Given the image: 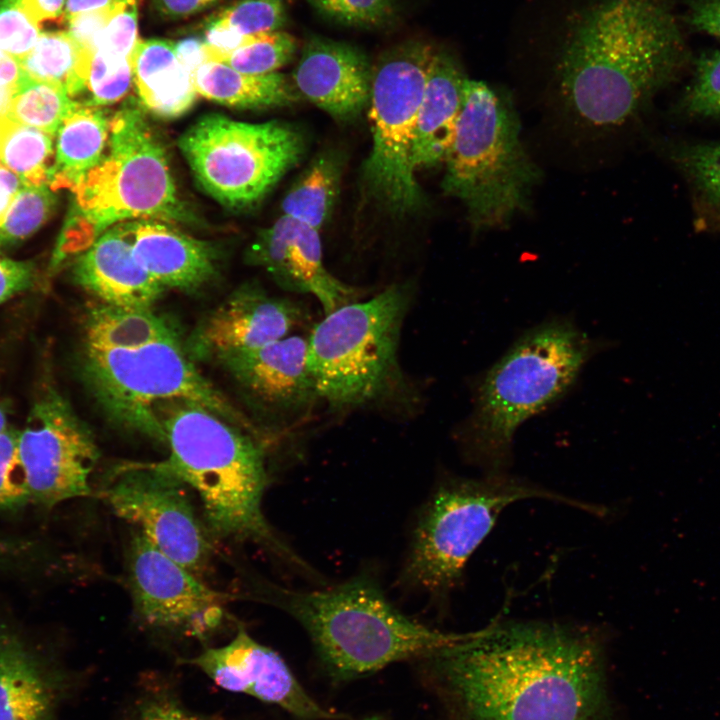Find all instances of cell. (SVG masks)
<instances>
[{
	"mask_svg": "<svg viewBox=\"0 0 720 720\" xmlns=\"http://www.w3.org/2000/svg\"><path fill=\"white\" fill-rule=\"evenodd\" d=\"M110 121L99 106L81 103L65 117L56 133V155L49 185L72 191L103 157Z\"/></svg>",
	"mask_w": 720,
	"mask_h": 720,
	"instance_id": "cell-26",
	"label": "cell"
},
{
	"mask_svg": "<svg viewBox=\"0 0 720 720\" xmlns=\"http://www.w3.org/2000/svg\"><path fill=\"white\" fill-rule=\"evenodd\" d=\"M127 582L136 617L149 628L204 639L223 621L224 595L203 584L138 529L128 546Z\"/></svg>",
	"mask_w": 720,
	"mask_h": 720,
	"instance_id": "cell-15",
	"label": "cell"
},
{
	"mask_svg": "<svg viewBox=\"0 0 720 720\" xmlns=\"http://www.w3.org/2000/svg\"><path fill=\"white\" fill-rule=\"evenodd\" d=\"M178 146L200 187L221 205L240 210L262 200L298 164L305 144L284 122L207 114L180 136Z\"/></svg>",
	"mask_w": 720,
	"mask_h": 720,
	"instance_id": "cell-12",
	"label": "cell"
},
{
	"mask_svg": "<svg viewBox=\"0 0 720 720\" xmlns=\"http://www.w3.org/2000/svg\"><path fill=\"white\" fill-rule=\"evenodd\" d=\"M465 720H599L603 653L585 628L493 622L416 660Z\"/></svg>",
	"mask_w": 720,
	"mask_h": 720,
	"instance_id": "cell-1",
	"label": "cell"
},
{
	"mask_svg": "<svg viewBox=\"0 0 720 720\" xmlns=\"http://www.w3.org/2000/svg\"><path fill=\"white\" fill-rule=\"evenodd\" d=\"M133 83L131 59H117L95 50L85 74L84 91L90 96L85 104L103 106L118 102Z\"/></svg>",
	"mask_w": 720,
	"mask_h": 720,
	"instance_id": "cell-37",
	"label": "cell"
},
{
	"mask_svg": "<svg viewBox=\"0 0 720 720\" xmlns=\"http://www.w3.org/2000/svg\"><path fill=\"white\" fill-rule=\"evenodd\" d=\"M303 320L297 302L271 296L257 286L242 287L201 321L192 336V351L219 360L286 338Z\"/></svg>",
	"mask_w": 720,
	"mask_h": 720,
	"instance_id": "cell-18",
	"label": "cell"
},
{
	"mask_svg": "<svg viewBox=\"0 0 720 720\" xmlns=\"http://www.w3.org/2000/svg\"><path fill=\"white\" fill-rule=\"evenodd\" d=\"M466 78L456 58L438 48L418 108L413 149L416 171L444 163L462 110Z\"/></svg>",
	"mask_w": 720,
	"mask_h": 720,
	"instance_id": "cell-24",
	"label": "cell"
},
{
	"mask_svg": "<svg viewBox=\"0 0 720 720\" xmlns=\"http://www.w3.org/2000/svg\"><path fill=\"white\" fill-rule=\"evenodd\" d=\"M18 9L36 26L46 21L64 22L66 0H17Z\"/></svg>",
	"mask_w": 720,
	"mask_h": 720,
	"instance_id": "cell-46",
	"label": "cell"
},
{
	"mask_svg": "<svg viewBox=\"0 0 720 720\" xmlns=\"http://www.w3.org/2000/svg\"><path fill=\"white\" fill-rule=\"evenodd\" d=\"M73 277L99 303L123 309H152L164 290L134 257L133 221L98 236L75 261Z\"/></svg>",
	"mask_w": 720,
	"mask_h": 720,
	"instance_id": "cell-22",
	"label": "cell"
},
{
	"mask_svg": "<svg viewBox=\"0 0 720 720\" xmlns=\"http://www.w3.org/2000/svg\"><path fill=\"white\" fill-rule=\"evenodd\" d=\"M409 284L344 304L308 336L307 364L319 400L334 411L387 400L403 387L400 335L412 301Z\"/></svg>",
	"mask_w": 720,
	"mask_h": 720,
	"instance_id": "cell-9",
	"label": "cell"
},
{
	"mask_svg": "<svg viewBox=\"0 0 720 720\" xmlns=\"http://www.w3.org/2000/svg\"><path fill=\"white\" fill-rule=\"evenodd\" d=\"M669 152L704 201L720 213V143L678 144Z\"/></svg>",
	"mask_w": 720,
	"mask_h": 720,
	"instance_id": "cell-36",
	"label": "cell"
},
{
	"mask_svg": "<svg viewBox=\"0 0 720 720\" xmlns=\"http://www.w3.org/2000/svg\"><path fill=\"white\" fill-rule=\"evenodd\" d=\"M73 192L92 238L136 219L194 220L178 195L161 142L135 106H124L111 117L103 157Z\"/></svg>",
	"mask_w": 720,
	"mask_h": 720,
	"instance_id": "cell-10",
	"label": "cell"
},
{
	"mask_svg": "<svg viewBox=\"0 0 720 720\" xmlns=\"http://www.w3.org/2000/svg\"><path fill=\"white\" fill-rule=\"evenodd\" d=\"M298 48L297 40L284 31L259 34L251 43L219 56L213 62L225 63L246 74L276 73L289 63Z\"/></svg>",
	"mask_w": 720,
	"mask_h": 720,
	"instance_id": "cell-32",
	"label": "cell"
},
{
	"mask_svg": "<svg viewBox=\"0 0 720 720\" xmlns=\"http://www.w3.org/2000/svg\"><path fill=\"white\" fill-rule=\"evenodd\" d=\"M220 0H151L152 8L161 18L176 20L203 11Z\"/></svg>",
	"mask_w": 720,
	"mask_h": 720,
	"instance_id": "cell-47",
	"label": "cell"
},
{
	"mask_svg": "<svg viewBox=\"0 0 720 720\" xmlns=\"http://www.w3.org/2000/svg\"><path fill=\"white\" fill-rule=\"evenodd\" d=\"M169 457L161 465L199 496L205 521L222 539L256 543L309 571L267 522L262 499L268 485L264 451L254 439L210 410L172 402L160 410Z\"/></svg>",
	"mask_w": 720,
	"mask_h": 720,
	"instance_id": "cell-4",
	"label": "cell"
},
{
	"mask_svg": "<svg viewBox=\"0 0 720 720\" xmlns=\"http://www.w3.org/2000/svg\"><path fill=\"white\" fill-rule=\"evenodd\" d=\"M5 120H6V118L0 119V142H1L2 131H3V126H4Z\"/></svg>",
	"mask_w": 720,
	"mask_h": 720,
	"instance_id": "cell-53",
	"label": "cell"
},
{
	"mask_svg": "<svg viewBox=\"0 0 720 720\" xmlns=\"http://www.w3.org/2000/svg\"><path fill=\"white\" fill-rule=\"evenodd\" d=\"M77 104L63 85L33 80L22 74L12 93L7 117L54 136Z\"/></svg>",
	"mask_w": 720,
	"mask_h": 720,
	"instance_id": "cell-31",
	"label": "cell"
},
{
	"mask_svg": "<svg viewBox=\"0 0 720 720\" xmlns=\"http://www.w3.org/2000/svg\"><path fill=\"white\" fill-rule=\"evenodd\" d=\"M193 82L198 95L236 108H274L301 99L292 80L282 73L246 74L221 62H204L193 72Z\"/></svg>",
	"mask_w": 720,
	"mask_h": 720,
	"instance_id": "cell-27",
	"label": "cell"
},
{
	"mask_svg": "<svg viewBox=\"0 0 720 720\" xmlns=\"http://www.w3.org/2000/svg\"><path fill=\"white\" fill-rule=\"evenodd\" d=\"M86 51L67 31H41L19 65L25 77L61 84L73 99L83 92L82 66Z\"/></svg>",
	"mask_w": 720,
	"mask_h": 720,
	"instance_id": "cell-29",
	"label": "cell"
},
{
	"mask_svg": "<svg viewBox=\"0 0 720 720\" xmlns=\"http://www.w3.org/2000/svg\"><path fill=\"white\" fill-rule=\"evenodd\" d=\"M76 683L57 659L0 622V720H56Z\"/></svg>",
	"mask_w": 720,
	"mask_h": 720,
	"instance_id": "cell-20",
	"label": "cell"
},
{
	"mask_svg": "<svg viewBox=\"0 0 720 720\" xmlns=\"http://www.w3.org/2000/svg\"><path fill=\"white\" fill-rule=\"evenodd\" d=\"M34 280L31 262L13 260L0 253V304L31 288Z\"/></svg>",
	"mask_w": 720,
	"mask_h": 720,
	"instance_id": "cell-44",
	"label": "cell"
},
{
	"mask_svg": "<svg viewBox=\"0 0 720 720\" xmlns=\"http://www.w3.org/2000/svg\"><path fill=\"white\" fill-rule=\"evenodd\" d=\"M186 487L161 463L122 464L100 494L118 517L198 577L206 569L211 545Z\"/></svg>",
	"mask_w": 720,
	"mask_h": 720,
	"instance_id": "cell-14",
	"label": "cell"
},
{
	"mask_svg": "<svg viewBox=\"0 0 720 720\" xmlns=\"http://www.w3.org/2000/svg\"><path fill=\"white\" fill-rule=\"evenodd\" d=\"M307 349L308 337L292 334L218 361L255 406L289 425L301 421L319 400Z\"/></svg>",
	"mask_w": 720,
	"mask_h": 720,
	"instance_id": "cell-17",
	"label": "cell"
},
{
	"mask_svg": "<svg viewBox=\"0 0 720 720\" xmlns=\"http://www.w3.org/2000/svg\"><path fill=\"white\" fill-rule=\"evenodd\" d=\"M131 63L138 96L149 111L175 118L192 107L198 93L192 73L176 56L174 42L139 40Z\"/></svg>",
	"mask_w": 720,
	"mask_h": 720,
	"instance_id": "cell-25",
	"label": "cell"
},
{
	"mask_svg": "<svg viewBox=\"0 0 720 720\" xmlns=\"http://www.w3.org/2000/svg\"><path fill=\"white\" fill-rule=\"evenodd\" d=\"M341 164L336 155L319 154L283 198V215L317 230L329 220L339 193Z\"/></svg>",
	"mask_w": 720,
	"mask_h": 720,
	"instance_id": "cell-28",
	"label": "cell"
},
{
	"mask_svg": "<svg viewBox=\"0 0 720 720\" xmlns=\"http://www.w3.org/2000/svg\"><path fill=\"white\" fill-rule=\"evenodd\" d=\"M16 1L0 0V49L19 62L30 52L41 30L18 9Z\"/></svg>",
	"mask_w": 720,
	"mask_h": 720,
	"instance_id": "cell-42",
	"label": "cell"
},
{
	"mask_svg": "<svg viewBox=\"0 0 720 720\" xmlns=\"http://www.w3.org/2000/svg\"><path fill=\"white\" fill-rule=\"evenodd\" d=\"M55 202L47 185L23 186L0 225V247L16 245L34 234L51 216Z\"/></svg>",
	"mask_w": 720,
	"mask_h": 720,
	"instance_id": "cell-34",
	"label": "cell"
},
{
	"mask_svg": "<svg viewBox=\"0 0 720 720\" xmlns=\"http://www.w3.org/2000/svg\"><path fill=\"white\" fill-rule=\"evenodd\" d=\"M250 259L284 290L313 296L324 314L357 300L356 290L326 268L319 230L294 218L282 215L260 232Z\"/></svg>",
	"mask_w": 720,
	"mask_h": 720,
	"instance_id": "cell-19",
	"label": "cell"
},
{
	"mask_svg": "<svg viewBox=\"0 0 720 720\" xmlns=\"http://www.w3.org/2000/svg\"><path fill=\"white\" fill-rule=\"evenodd\" d=\"M597 344L566 319L531 329L481 378L459 431L464 456L484 475L506 473L517 428L573 385Z\"/></svg>",
	"mask_w": 720,
	"mask_h": 720,
	"instance_id": "cell-6",
	"label": "cell"
},
{
	"mask_svg": "<svg viewBox=\"0 0 720 720\" xmlns=\"http://www.w3.org/2000/svg\"><path fill=\"white\" fill-rule=\"evenodd\" d=\"M683 56L666 0H596L567 28L555 63L558 98L576 125L614 130L672 78Z\"/></svg>",
	"mask_w": 720,
	"mask_h": 720,
	"instance_id": "cell-2",
	"label": "cell"
},
{
	"mask_svg": "<svg viewBox=\"0 0 720 720\" xmlns=\"http://www.w3.org/2000/svg\"><path fill=\"white\" fill-rule=\"evenodd\" d=\"M680 107L689 115L720 117V50L703 54Z\"/></svg>",
	"mask_w": 720,
	"mask_h": 720,
	"instance_id": "cell-39",
	"label": "cell"
},
{
	"mask_svg": "<svg viewBox=\"0 0 720 720\" xmlns=\"http://www.w3.org/2000/svg\"><path fill=\"white\" fill-rule=\"evenodd\" d=\"M133 254L164 288H199L216 273L217 252L210 243L160 220L133 221Z\"/></svg>",
	"mask_w": 720,
	"mask_h": 720,
	"instance_id": "cell-23",
	"label": "cell"
},
{
	"mask_svg": "<svg viewBox=\"0 0 720 720\" xmlns=\"http://www.w3.org/2000/svg\"><path fill=\"white\" fill-rule=\"evenodd\" d=\"M17 455L29 501L50 509L91 494L97 444L55 388L44 389L34 402L18 432Z\"/></svg>",
	"mask_w": 720,
	"mask_h": 720,
	"instance_id": "cell-13",
	"label": "cell"
},
{
	"mask_svg": "<svg viewBox=\"0 0 720 720\" xmlns=\"http://www.w3.org/2000/svg\"><path fill=\"white\" fill-rule=\"evenodd\" d=\"M686 22L720 40V0H689Z\"/></svg>",
	"mask_w": 720,
	"mask_h": 720,
	"instance_id": "cell-45",
	"label": "cell"
},
{
	"mask_svg": "<svg viewBox=\"0 0 720 720\" xmlns=\"http://www.w3.org/2000/svg\"><path fill=\"white\" fill-rule=\"evenodd\" d=\"M23 186L16 174L0 165V225Z\"/></svg>",
	"mask_w": 720,
	"mask_h": 720,
	"instance_id": "cell-49",
	"label": "cell"
},
{
	"mask_svg": "<svg viewBox=\"0 0 720 720\" xmlns=\"http://www.w3.org/2000/svg\"><path fill=\"white\" fill-rule=\"evenodd\" d=\"M258 593L304 628L322 666L337 681L367 676L394 662L421 659L458 634L431 629L404 615L368 573L324 590L300 591L266 583Z\"/></svg>",
	"mask_w": 720,
	"mask_h": 720,
	"instance_id": "cell-5",
	"label": "cell"
},
{
	"mask_svg": "<svg viewBox=\"0 0 720 720\" xmlns=\"http://www.w3.org/2000/svg\"><path fill=\"white\" fill-rule=\"evenodd\" d=\"M443 164L442 188L461 201L475 231L504 227L527 211L541 178L522 143L520 120L510 97L469 78Z\"/></svg>",
	"mask_w": 720,
	"mask_h": 720,
	"instance_id": "cell-7",
	"label": "cell"
},
{
	"mask_svg": "<svg viewBox=\"0 0 720 720\" xmlns=\"http://www.w3.org/2000/svg\"><path fill=\"white\" fill-rule=\"evenodd\" d=\"M224 690L273 704L299 720H341L346 714L325 709L300 685L282 657L239 626L226 644L209 647L185 660Z\"/></svg>",
	"mask_w": 720,
	"mask_h": 720,
	"instance_id": "cell-16",
	"label": "cell"
},
{
	"mask_svg": "<svg viewBox=\"0 0 720 720\" xmlns=\"http://www.w3.org/2000/svg\"><path fill=\"white\" fill-rule=\"evenodd\" d=\"M174 49L179 61L192 75L200 65L206 62L205 43L201 37L184 38L174 43Z\"/></svg>",
	"mask_w": 720,
	"mask_h": 720,
	"instance_id": "cell-48",
	"label": "cell"
},
{
	"mask_svg": "<svg viewBox=\"0 0 720 720\" xmlns=\"http://www.w3.org/2000/svg\"><path fill=\"white\" fill-rule=\"evenodd\" d=\"M6 416L7 415H6L5 407L0 399V433L8 428Z\"/></svg>",
	"mask_w": 720,
	"mask_h": 720,
	"instance_id": "cell-52",
	"label": "cell"
},
{
	"mask_svg": "<svg viewBox=\"0 0 720 720\" xmlns=\"http://www.w3.org/2000/svg\"><path fill=\"white\" fill-rule=\"evenodd\" d=\"M325 18L349 27L380 29L398 16L396 0H307Z\"/></svg>",
	"mask_w": 720,
	"mask_h": 720,
	"instance_id": "cell-38",
	"label": "cell"
},
{
	"mask_svg": "<svg viewBox=\"0 0 720 720\" xmlns=\"http://www.w3.org/2000/svg\"><path fill=\"white\" fill-rule=\"evenodd\" d=\"M437 49L423 39L405 40L385 50L372 66V146L362 175L368 193L393 213H409L423 202L413 149L418 108Z\"/></svg>",
	"mask_w": 720,
	"mask_h": 720,
	"instance_id": "cell-11",
	"label": "cell"
},
{
	"mask_svg": "<svg viewBox=\"0 0 720 720\" xmlns=\"http://www.w3.org/2000/svg\"><path fill=\"white\" fill-rule=\"evenodd\" d=\"M84 376L119 425L163 442L160 410L191 402L228 422L251 425L198 370L175 329L152 309L98 303L85 318Z\"/></svg>",
	"mask_w": 720,
	"mask_h": 720,
	"instance_id": "cell-3",
	"label": "cell"
},
{
	"mask_svg": "<svg viewBox=\"0 0 720 720\" xmlns=\"http://www.w3.org/2000/svg\"><path fill=\"white\" fill-rule=\"evenodd\" d=\"M139 0H115L111 18L96 51L117 59H131L138 38Z\"/></svg>",
	"mask_w": 720,
	"mask_h": 720,
	"instance_id": "cell-40",
	"label": "cell"
},
{
	"mask_svg": "<svg viewBox=\"0 0 720 720\" xmlns=\"http://www.w3.org/2000/svg\"><path fill=\"white\" fill-rule=\"evenodd\" d=\"M53 137L7 117L0 142V165L16 174L24 186L49 185Z\"/></svg>",
	"mask_w": 720,
	"mask_h": 720,
	"instance_id": "cell-30",
	"label": "cell"
},
{
	"mask_svg": "<svg viewBox=\"0 0 720 720\" xmlns=\"http://www.w3.org/2000/svg\"><path fill=\"white\" fill-rule=\"evenodd\" d=\"M530 498L561 502L597 516L605 513V507L569 498L507 472L481 478L447 476L417 515L400 584L445 601L501 511Z\"/></svg>",
	"mask_w": 720,
	"mask_h": 720,
	"instance_id": "cell-8",
	"label": "cell"
},
{
	"mask_svg": "<svg viewBox=\"0 0 720 720\" xmlns=\"http://www.w3.org/2000/svg\"><path fill=\"white\" fill-rule=\"evenodd\" d=\"M113 4L103 9L72 17L67 21L68 29L66 31L80 46L95 51L96 45L111 18Z\"/></svg>",
	"mask_w": 720,
	"mask_h": 720,
	"instance_id": "cell-43",
	"label": "cell"
},
{
	"mask_svg": "<svg viewBox=\"0 0 720 720\" xmlns=\"http://www.w3.org/2000/svg\"><path fill=\"white\" fill-rule=\"evenodd\" d=\"M291 80L301 98L336 121L348 122L368 108L372 66L358 47L310 35Z\"/></svg>",
	"mask_w": 720,
	"mask_h": 720,
	"instance_id": "cell-21",
	"label": "cell"
},
{
	"mask_svg": "<svg viewBox=\"0 0 720 720\" xmlns=\"http://www.w3.org/2000/svg\"><path fill=\"white\" fill-rule=\"evenodd\" d=\"M286 20L284 0H236L213 13L204 25L251 36L278 31Z\"/></svg>",
	"mask_w": 720,
	"mask_h": 720,
	"instance_id": "cell-33",
	"label": "cell"
},
{
	"mask_svg": "<svg viewBox=\"0 0 720 720\" xmlns=\"http://www.w3.org/2000/svg\"><path fill=\"white\" fill-rule=\"evenodd\" d=\"M18 431L0 433V509L17 510L29 502L17 455Z\"/></svg>",
	"mask_w": 720,
	"mask_h": 720,
	"instance_id": "cell-41",
	"label": "cell"
},
{
	"mask_svg": "<svg viewBox=\"0 0 720 720\" xmlns=\"http://www.w3.org/2000/svg\"><path fill=\"white\" fill-rule=\"evenodd\" d=\"M114 2L115 0H66L65 22L76 15L106 8Z\"/></svg>",
	"mask_w": 720,
	"mask_h": 720,
	"instance_id": "cell-50",
	"label": "cell"
},
{
	"mask_svg": "<svg viewBox=\"0 0 720 720\" xmlns=\"http://www.w3.org/2000/svg\"><path fill=\"white\" fill-rule=\"evenodd\" d=\"M29 544L0 537V565L10 564L31 552Z\"/></svg>",
	"mask_w": 720,
	"mask_h": 720,
	"instance_id": "cell-51",
	"label": "cell"
},
{
	"mask_svg": "<svg viewBox=\"0 0 720 720\" xmlns=\"http://www.w3.org/2000/svg\"><path fill=\"white\" fill-rule=\"evenodd\" d=\"M122 720H225L190 710L175 688L161 678L141 681Z\"/></svg>",
	"mask_w": 720,
	"mask_h": 720,
	"instance_id": "cell-35",
	"label": "cell"
}]
</instances>
